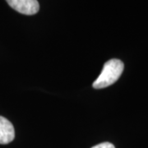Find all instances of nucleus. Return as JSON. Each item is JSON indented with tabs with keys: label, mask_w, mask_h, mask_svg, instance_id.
I'll return each instance as SVG.
<instances>
[{
	"label": "nucleus",
	"mask_w": 148,
	"mask_h": 148,
	"mask_svg": "<svg viewBox=\"0 0 148 148\" xmlns=\"http://www.w3.org/2000/svg\"><path fill=\"white\" fill-rule=\"evenodd\" d=\"M8 5L24 15H34L38 12L40 5L37 0H6Z\"/></svg>",
	"instance_id": "nucleus-2"
},
{
	"label": "nucleus",
	"mask_w": 148,
	"mask_h": 148,
	"mask_svg": "<svg viewBox=\"0 0 148 148\" xmlns=\"http://www.w3.org/2000/svg\"><path fill=\"white\" fill-rule=\"evenodd\" d=\"M123 69V63L119 59L113 58L107 61L104 64L100 76L93 82V87L95 89H102L114 84L120 77Z\"/></svg>",
	"instance_id": "nucleus-1"
},
{
	"label": "nucleus",
	"mask_w": 148,
	"mask_h": 148,
	"mask_svg": "<svg viewBox=\"0 0 148 148\" xmlns=\"http://www.w3.org/2000/svg\"><path fill=\"white\" fill-rule=\"evenodd\" d=\"M91 148H115L114 146L110 143H100L98 145H96L95 147Z\"/></svg>",
	"instance_id": "nucleus-4"
},
{
	"label": "nucleus",
	"mask_w": 148,
	"mask_h": 148,
	"mask_svg": "<svg viewBox=\"0 0 148 148\" xmlns=\"http://www.w3.org/2000/svg\"><path fill=\"white\" fill-rule=\"evenodd\" d=\"M15 138L13 125L8 119L0 116V144H8Z\"/></svg>",
	"instance_id": "nucleus-3"
}]
</instances>
